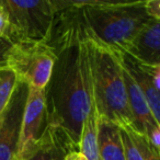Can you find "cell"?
<instances>
[{
	"label": "cell",
	"instance_id": "20",
	"mask_svg": "<svg viewBox=\"0 0 160 160\" xmlns=\"http://www.w3.org/2000/svg\"><path fill=\"white\" fill-rule=\"evenodd\" d=\"M65 160H87L83 157L79 151H72V152L68 153L65 158Z\"/></svg>",
	"mask_w": 160,
	"mask_h": 160
},
{
	"label": "cell",
	"instance_id": "19",
	"mask_svg": "<svg viewBox=\"0 0 160 160\" xmlns=\"http://www.w3.org/2000/svg\"><path fill=\"white\" fill-rule=\"evenodd\" d=\"M12 43L6 38H0V65L6 64V57L9 52Z\"/></svg>",
	"mask_w": 160,
	"mask_h": 160
},
{
	"label": "cell",
	"instance_id": "6",
	"mask_svg": "<svg viewBox=\"0 0 160 160\" xmlns=\"http://www.w3.org/2000/svg\"><path fill=\"white\" fill-rule=\"evenodd\" d=\"M45 127L46 111L44 90L29 87L21 121L19 144L13 160H20L32 148Z\"/></svg>",
	"mask_w": 160,
	"mask_h": 160
},
{
	"label": "cell",
	"instance_id": "10",
	"mask_svg": "<svg viewBox=\"0 0 160 160\" xmlns=\"http://www.w3.org/2000/svg\"><path fill=\"white\" fill-rule=\"evenodd\" d=\"M123 53L140 64L160 65V20L151 19Z\"/></svg>",
	"mask_w": 160,
	"mask_h": 160
},
{
	"label": "cell",
	"instance_id": "11",
	"mask_svg": "<svg viewBox=\"0 0 160 160\" xmlns=\"http://www.w3.org/2000/svg\"><path fill=\"white\" fill-rule=\"evenodd\" d=\"M122 65V62H121ZM123 80L127 94V102L134 122V131L142 135H146L155 127H160V124L155 121L147 104V101L140 88L136 83L131 73L122 65Z\"/></svg>",
	"mask_w": 160,
	"mask_h": 160
},
{
	"label": "cell",
	"instance_id": "5",
	"mask_svg": "<svg viewBox=\"0 0 160 160\" xmlns=\"http://www.w3.org/2000/svg\"><path fill=\"white\" fill-rule=\"evenodd\" d=\"M56 55L44 42L13 43L6 57V65L19 82L44 90L52 76Z\"/></svg>",
	"mask_w": 160,
	"mask_h": 160
},
{
	"label": "cell",
	"instance_id": "7",
	"mask_svg": "<svg viewBox=\"0 0 160 160\" xmlns=\"http://www.w3.org/2000/svg\"><path fill=\"white\" fill-rule=\"evenodd\" d=\"M29 87L19 82L0 121V160H13L20 137V127Z\"/></svg>",
	"mask_w": 160,
	"mask_h": 160
},
{
	"label": "cell",
	"instance_id": "12",
	"mask_svg": "<svg viewBox=\"0 0 160 160\" xmlns=\"http://www.w3.org/2000/svg\"><path fill=\"white\" fill-rule=\"evenodd\" d=\"M98 139L101 160H126L118 125L99 118Z\"/></svg>",
	"mask_w": 160,
	"mask_h": 160
},
{
	"label": "cell",
	"instance_id": "9",
	"mask_svg": "<svg viewBox=\"0 0 160 160\" xmlns=\"http://www.w3.org/2000/svg\"><path fill=\"white\" fill-rule=\"evenodd\" d=\"M78 149L64 133L46 126L32 148L20 160H65Z\"/></svg>",
	"mask_w": 160,
	"mask_h": 160
},
{
	"label": "cell",
	"instance_id": "17",
	"mask_svg": "<svg viewBox=\"0 0 160 160\" xmlns=\"http://www.w3.org/2000/svg\"><path fill=\"white\" fill-rule=\"evenodd\" d=\"M145 11L149 18L160 20V1L159 0L145 1Z\"/></svg>",
	"mask_w": 160,
	"mask_h": 160
},
{
	"label": "cell",
	"instance_id": "3",
	"mask_svg": "<svg viewBox=\"0 0 160 160\" xmlns=\"http://www.w3.org/2000/svg\"><path fill=\"white\" fill-rule=\"evenodd\" d=\"M82 11L90 38L120 52L151 20L145 1H83Z\"/></svg>",
	"mask_w": 160,
	"mask_h": 160
},
{
	"label": "cell",
	"instance_id": "16",
	"mask_svg": "<svg viewBox=\"0 0 160 160\" xmlns=\"http://www.w3.org/2000/svg\"><path fill=\"white\" fill-rule=\"evenodd\" d=\"M120 134H121V138H122L123 148H124L125 159L126 160H142L137 147H136L135 144L133 142V140H132L131 136L127 133L126 129L121 128L120 127Z\"/></svg>",
	"mask_w": 160,
	"mask_h": 160
},
{
	"label": "cell",
	"instance_id": "1",
	"mask_svg": "<svg viewBox=\"0 0 160 160\" xmlns=\"http://www.w3.org/2000/svg\"><path fill=\"white\" fill-rule=\"evenodd\" d=\"M44 97L46 126L64 133L78 149L82 124L93 105L86 40L56 54Z\"/></svg>",
	"mask_w": 160,
	"mask_h": 160
},
{
	"label": "cell",
	"instance_id": "13",
	"mask_svg": "<svg viewBox=\"0 0 160 160\" xmlns=\"http://www.w3.org/2000/svg\"><path fill=\"white\" fill-rule=\"evenodd\" d=\"M99 114L94 104L82 124L79 140V151L87 160H101L99 152Z\"/></svg>",
	"mask_w": 160,
	"mask_h": 160
},
{
	"label": "cell",
	"instance_id": "4",
	"mask_svg": "<svg viewBox=\"0 0 160 160\" xmlns=\"http://www.w3.org/2000/svg\"><path fill=\"white\" fill-rule=\"evenodd\" d=\"M0 3L5 8L9 20L6 38L12 44L47 42L55 14L53 0H0Z\"/></svg>",
	"mask_w": 160,
	"mask_h": 160
},
{
	"label": "cell",
	"instance_id": "8",
	"mask_svg": "<svg viewBox=\"0 0 160 160\" xmlns=\"http://www.w3.org/2000/svg\"><path fill=\"white\" fill-rule=\"evenodd\" d=\"M120 55L122 65L144 93L152 118L160 124V65L140 64L123 52H120Z\"/></svg>",
	"mask_w": 160,
	"mask_h": 160
},
{
	"label": "cell",
	"instance_id": "2",
	"mask_svg": "<svg viewBox=\"0 0 160 160\" xmlns=\"http://www.w3.org/2000/svg\"><path fill=\"white\" fill-rule=\"evenodd\" d=\"M91 73L93 104L100 118L121 128L134 131V122L127 102L123 80L120 52L99 43L86 40Z\"/></svg>",
	"mask_w": 160,
	"mask_h": 160
},
{
	"label": "cell",
	"instance_id": "15",
	"mask_svg": "<svg viewBox=\"0 0 160 160\" xmlns=\"http://www.w3.org/2000/svg\"><path fill=\"white\" fill-rule=\"evenodd\" d=\"M126 131L129 134L135 146L137 147L142 160H160V153H158L151 147V145L149 144V142L144 135L136 133L135 131H131V129H126Z\"/></svg>",
	"mask_w": 160,
	"mask_h": 160
},
{
	"label": "cell",
	"instance_id": "18",
	"mask_svg": "<svg viewBox=\"0 0 160 160\" xmlns=\"http://www.w3.org/2000/svg\"><path fill=\"white\" fill-rule=\"evenodd\" d=\"M9 27V20H8V14L6 12L5 8L0 3V38H6Z\"/></svg>",
	"mask_w": 160,
	"mask_h": 160
},
{
	"label": "cell",
	"instance_id": "14",
	"mask_svg": "<svg viewBox=\"0 0 160 160\" xmlns=\"http://www.w3.org/2000/svg\"><path fill=\"white\" fill-rule=\"evenodd\" d=\"M17 85L18 79L13 71L6 64L0 65V121L7 110Z\"/></svg>",
	"mask_w": 160,
	"mask_h": 160
}]
</instances>
